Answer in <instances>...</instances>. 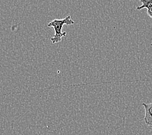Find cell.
Returning <instances> with one entry per match:
<instances>
[{
    "mask_svg": "<svg viewBox=\"0 0 152 135\" xmlns=\"http://www.w3.org/2000/svg\"><path fill=\"white\" fill-rule=\"evenodd\" d=\"M142 5L137 7V10L147 9V14L152 13V0H140Z\"/></svg>",
    "mask_w": 152,
    "mask_h": 135,
    "instance_id": "3",
    "label": "cell"
},
{
    "mask_svg": "<svg viewBox=\"0 0 152 135\" xmlns=\"http://www.w3.org/2000/svg\"><path fill=\"white\" fill-rule=\"evenodd\" d=\"M142 105L144 107L145 115L144 121L148 126L152 127V103H142Z\"/></svg>",
    "mask_w": 152,
    "mask_h": 135,
    "instance_id": "2",
    "label": "cell"
},
{
    "mask_svg": "<svg viewBox=\"0 0 152 135\" xmlns=\"http://www.w3.org/2000/svg\"><path fill=\"white\" fill-rule=\"evenodd\" d=\"M148 15L151 18H152V13H148Z\"/></svg>",
    "mask_w": 152,
    "mask_h": 135,
    "instance_id": "4",
    "label": "cell"
},
{
    "mask_svg": "<svg viewBox=\"0 0 152 135\" xmlns=\"http://www.w3.org/2000/svg\"><path fill=\"white\" fill-rule=\"evenodd\" d=\"M65 24L68 26L74 25V22L72 19L70 15L67 16L63 19H55L48 23V27H53L55 31L53 37L51 39V42L53 44L58 43L62 40V38L66 35V32H63V28Z\"/></svg>",
    "mask_w": 152,
    "mask_h": 135,
    "instance_id": "1",
    "label": "cell"
}]
</instances>
